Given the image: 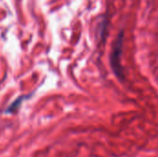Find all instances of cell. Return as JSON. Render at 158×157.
I'll return each instance as SVG.
<instances>
[{
  "mask_svg": "<svg viewBox=\"0 0 158 157\" xmlns=\"http://www.w3.org/2000/svg\"><path fill=\"white\" fill-rule=\"evenodd\" d=\"M20 100H21V99H18L15 103H13V104L11 105V106L7 109V112H14V111H16V110L19 108V103H20Z\"/></svg>",
  "mask_w": 158,
  "mask_h": 157,
  "instance_id": "obj_2",
  "label": "cell"
},
{
  "mask_svg": "<svg viewBox=\"0 0 158 157\" xmlns=\"http://www.w3.org/2000/svg\"><path fill=\"white\" fill-rule=\"evenodd\" d=\"M123 41H124V32L120 31L113 43L111 56H110L111 68H112L114 73L116 74V76L119 80H124V71H123V68L121 65Z\"/></svg>",
  "mask_w": 158,
  "mask_h": 157,
  "instance_id": "obj_1",
  "label": "cell"
}]
</instances>
